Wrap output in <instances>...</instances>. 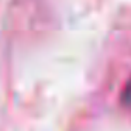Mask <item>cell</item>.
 <instances>
[{
    "label": "cell",
    "instance_id": "cell-1",
    "mask_svg": "<svg viewBox=\"0 0 131 131\" xmlns=\"http://www.w3.org/2000/svg\"><path fill=\"white\" fill-rule=\"evenodd\" d=\"M123 103L125 106H131V78L125 85L124 92H123Z\"/></svg>",
    "mask_w": 131,
    "mask_h": 131
}]
</instances>
